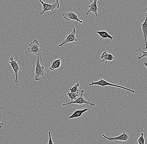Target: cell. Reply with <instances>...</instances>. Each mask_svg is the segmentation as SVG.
I'll list each match as a JSON object with an SVG mask.
<instances>
[{
	"label": "cell",
	"mask_w": 147,
	"mask_h": 144,
	"mask_svg": "<svg viewBox=\"0 0 147 144\" xmlns=\"http://www.w3.org/2000/svg\"><path fill=\"white\" fill-rule=\"evenodd\" d=\"M89 86H99L101 87H105V86H111V87H116V88H119L122 89L124 90L128 91L132 93H134L135 92V91L133 90L124 87L123 86H119V85H116V84H113L110 83L106 81L105 80L102 78H100V80L98 81L94 82L92 81L91 83L89 84Z\"/></svg>",
	"instance_id": "2"
},
{
	"label": "cell",
	"mask_w": 147,
	"mask_h": 144,
	"mask_svg": "<svg viewBox=\"0 0 147 144\" xmlns=\"http://www.w3.org/2000/svg\"><path fill=\"white\" fill-rule=\"evenodd\" d=\"M2 113H0V118L1 117ZM4 123H3V122L0 121V128H1L3 127V126L4 125Z\"/></svg>",
	"instance_id": "21"
},
{
	"label": "cell",
	"mask_w": 147,
	"mask_h": 144,
	"mask_svg": "<svg viewBox=\"0 0 147 144\" xmlns=\"http://www.w3.org/2000/svg\"><path fill=\"white\" fill-rule=\"evenodd\" d=\"M138 144H145L144 133L143 132H141L140 136L138 138Z\"/></svg>",
	"instance_id": "19"
},
{
	"label": "cell",
	"mask_w": 147,
	"mask_h": 144,
	"mask_svg": "<svg viewBox=\"0 0 147 144\" xmlns=\"http://www.w3.org/2000/svg\"><path fill=\"white\" fill-rule=\"evenodd\" d=\"M80 84L78 82H77V83L75 85H74L73 87L69 89L70 92L71 93H74V92H79L80 91V90L79 89V87H80Z\"/></svg>",
	"instance_id": "17"
},
{
	"label": "cell",
	"mask_w": 147,
	"mask_h": 144,
	"mask_svg": "<svg viewBox=\"0 0 147 144\" xmlns=\"http://www.w3.org/2000/svg\"><path fill=\"white\" fill-rule=\"evenodd\" d=\"M102 136L105 139L110 141H122V142H126L129 138V134L126 132H123L122 134L117 136L115 137H108L105 135L103 134L102 135Z\"/></svg>",
	"instance_id": "7"
},
{
	"label": "cell",
	"mask_w": 147,
	"mask_h": 144,
	"mask_svg": "<svg viewBox=\"0 0 147 144\" xmlns=\"http://www.w3.org/2000/svg\"><path fill=\"white\" fill-rule=\"evenodd\" d=\"M99 0H93V2L90 5L88 6V8H89L88 11H87V12L85 13L86 15H88L90 13L92 12L97 17V14H98V8L97 6V1Z\"/></svg>",
	"instance_id": "11"
},
{
	"label": "cell",
	"mask_w": 147,
	"mask_h": 144,
	"mask_svg": "<svg viewBox=\"0 0 147 144\" xmlns=\"http://www.w3.org/2000/svg\"><path fill=\"white\" fill-rule=\"evenodd\" d=\"M136 51L137 52H141L142 54V56L138 57V58L139 60H140L143 58H147V50L144 51V50H141L140 48H139L138 49L136 50Z\"/></svg>",
	"instance_id": "18"
},
{
	"label": "cell",
	"mask_w": 147,
	"mask_h": 144,
	"mask_svg": "<svg viewBox=\"0 0 147 144\" xmlns=\"http://www.w3.org/2000/svg\"><path fill=\"white\" fill-rule=\"evenodd\" d=\"M146 12L145 14V19L144 22L140 25L142 33H143V38L145 42V49L147 50V7L146 8Z\"/></svg>",
	"instance_id": "9"
},
{
	"label": "cell",
	"mask_w": 147,
	"mask_h": 144,
	"mask_svg": "<svg viewBox=\"0 0 147 144\" xmlns=\"http://www.w3.org/2000/svg\"><path fill=\"white\" fill-rule=\"evenodd\" d=\"M84 91H85L84 90H82L81 91L80 96L79 98H77V99L74 101L70 102H68V103L63 104H62V106H67L68 105H71L72 104H78V105L86 104H88L91 107H92V106L95 107V104L87 101L84 98L83 95L84 94Z\"/></svg>",
	"instance_id": "4"
},
{
	"label": "cell",
	"mask_w": 147,
	"mask_h": 144,
	"mask_svg": "<svg viewBox=\"0 0 147 144\" xmlns=\"http://www.w3.org/2000/svg\"><path fill=\"white\" fill-rule=\"evenodd\" d=\"M76 28H74L73 31L71 33H69L68 35H66L64 40L61 44L58 45V47H62L64 45L69 43H72V42H77L78 39L76 37Z\"/></svg>",
	"instance_id": "8"
},
{
	"label": "cell",
	"mask_w": 147,
	"mask_h": 144,
	"mask_svg": "<svg viewBox=\"0 0 147 144\" xmlns=\"http://www.w3.org/2000/svg\"><path fill=\"white\" fill-rule=\"evenodd\" d=\"M28 48L25 50L26 55L31 54L39 57L41 62H43V60L41 57L42 49L40 46V44L38 40H34L28 45Z\"/></svg>",
	"instance_id": "1"
},
{
	"label": "cell",
	"mask_w": 147,
	"mask_h": 144,
	"mask_svg": "<svg viewBox=\"0 0 147 144\" xmlns=\"http://www.w3.org/2000/svg\"><path fill=\"white\" fill-rule=\"evenodd\" d=\"M62 16L65 20L67 21L74 20L76 21L77 22L80 23H83V21L81 20L78 17V15L72 11L63 13L62 14Z\"/></svg>",
	"instance_id": "10"
},
{
	"label": "cell",
	"mask_w": 147,
	"mask_h": 144,
	"mask_svg": "<svg viewBox=\"0 0 147 144\" xmlns=\"http://www.w3.org/2000/svg\"><path fill=\"white\" fill-rule=\"evenodd\" d=\"M89 109L88 108H84L82 110H78L75 111L72 115H70L68 118V119H73L75 118H78L82 116L83 114L84 113L87 112V111H89Z\"/></svg>",
	"instance_id": "12"
},
{
	"label": "cell",
	"mask_w": 147,
	"mask_h": 144,
	"mask_svg": "<svg viewBox=\"0 0 147 144\" xmlns=\"http://www.w3.org/2000/svg\"><path fill=\"white\" fill-rule=\"evenodd\" d=\"M45 74V67L41 66L40 63V58L37 57V59L36 63L35 70L34 80L36 81H40L39 78L43 77Z\"/></svg>",
	"instance_id": "6"
},
{
	"label": "cell",
	"mask_w": 147,
	"mask_h": 144,
	"mask_svg": "<svg viewBox=\"0 0 147 144\" xmlns=\"http://www.w3.org/2000/svg\"><path fill=\"white\" fill-rule=\"evenodd\" d=\"M39 1L43 6V10L40 11L39 13L40 15H43L46 12L49 11H51L53 12L55 9H59L60 7V3L59 0H56L55 3L52 4L46 3L43 1V0H40Z\"/></svg>",
	"instance_id": "5"
},
{
	"label": "cell",
	"mask_w": 147,
	"mask_h": 144,
	"mask_svg": "<svg viewBox=\"0 0 147 144\" xmlns=\"http://www.w3.org/2000/svg\"><path fill=\"white\" fill-rule=\"evenodd\" d=\"M61 59L59 58L55 60L51 64V66L49 68V70L54 71L55 70L59 68L61 66Z\"/></svg>",
	"instance_id": "14"
},
{
	"label": "cell",
	"mask_w": 147,
	"mask_h": 144,
	"mask_svg": "<svg viewBox=\"0 0 147 144\" xmlns=\"http://www.w3.org/2000/svg\"><path fill=\"white\" fill-rule=\"evenodd\" d=\"M19 58L16 59V60L13 59V57L12 56L11 57L9 58L10 60L8 62V63L11 65V66L14 72V77H12L10 76V78L13 79L14 80L15 83H18V72L19 70H24V69L21 68L19 67L18 63L17 62V60H18Z\"/></svg>",
	"instance_id": "3"
},
{
	"label": "cell",
	"mask_w": 147,
	"mask_h": 144,
	"mask_svg": "<svg viewBox=\"0 0 147 144\" xmlns=\"http://www.w3.org/2000/svg\"><path fill=\"white\" fill-rule=\"evenodd\" d=\"M144 64L145 66H146V68L147 69V62H146V61H144Z\"/></svg>",
	"instance_id": "22"
},
{
	"label": "cell",
	"mask_w": 147,
	"mask_h": 144,
	"mask_svg": "<svg viewBox=\"0 0 147 144\" xmlns=\"http://www.w3.org/2000/svg\"><path fill=\"white\" fill-rule=\"evenodd\" d=\"M96 33L103 39H110L111 41H113V37L110 35L108 32L105 31H96Z\"/></svg>",
	"instance_id": "15"
},
{
	"label": "cell",
	"mask_w": 147,
	"mask_h": 144,
	"mask_svg": "<svg viewBox=\"0 0 147 144\" xmlns=\"http://www.w3.org/2000/svg\"><path fill=\"white\" fill-rule=\"evenodd\" d=\"M49 141L47 144H54L52 140V137L51 136V132L49 131L48 133Z\"/></svg>",
	"instance_id": "20"
},
{
	"label": "cell",
	"mask_w": 147,
	"mask_h": 144,
	"mask_svg": "<svg viewBox=\"0 0 147 144\" xmlns=\"http://www.w3.org/2000/svg\"><path fill=\"white\" fill-rule=\"evenodd\" d=\"M5 107H0V109H5Z\"/></svg>",
	"instance_id": "23"
},
{
	"label": "cell",
	"mask_w": 147,
	"mask_h": 144,
	"mask_svg": "<svg viewBox=\"0 0 147 144\" xmlns=\"http://www.w3.org/2000/svg\"><path fill=\"white\" fill-rule=\"evenodd\" d=\"M100 59L102 60V62L105 61H112L115 59V57L113 55L109 54L106 51H105L101 54Z\"/></svg>",
	"instance_id": "13"
},
{
	"label": "cell",
	"mask_w": 147,
	"mask_h": 144,
	"mask_svg": "<svg viewBox=\"0 0 147 144\" xmlns=\"http://www.w3.org/2000/svg\"><path fill=\"white\" fill-rule=\"evenodd\" d=\"M67 95L69 97V98L71 100V102H72L77 99V98L79 96V92H74V93L68 92L67 93Z\"/></svg>",
	"instance_id": "16"
}]
</instances>
